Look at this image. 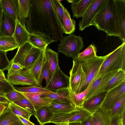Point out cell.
Masks as SVG:
<instances>
[{
    "label": "cell",
    "mask_w": 125,
    "mask_h": 125,
    "mask_svg": "<svg viewBox=\"0 0 125 125\" xmlns=\"http://www.w3.org/2000/svg\"><path fill=\"white\" fill-rule=\"evenodd\" d=\"M31 6L25 26L29 33L48 36L60 42L63 37L61 25L52 0H31Z\"/></svg>",
    "instance_id": "6da1fadb"
},
{
    "label": "cell",
    "mask_w": 125,
    "mask_h": 125,
    "mask_svg": "<svg viewBox=\"0 0 125 125\" xmlns=\"http://www.w3.org/2000/svg\"><path fill=\"white\" fill-rule=\"evenodd\" d=\"M92 24L99 31L105 32L108 36L120 37L121 29L115 0H107Z\"/></svg>",
    "instance_id": "7a4b0ae2"
},
{
    "label": "cell",
    "mask_w": 125,
    "mask_h": 125,
    "mask_svg": "<svg viewBox=\"0 0 125 125\" xmlns=\"http://www.w3.org/2000/svg\"><path fill=\"white\" fill-rule=\"evenodd\" d=\"M120 70L125 71V42L107 54L92 81L109 73Z\"/></svg>",
    "instance_id": "3957f363"
},
{
    "label": "cell",
    "mask_w": 125,
    "mask_h": 125,
    "mask_svg": "<svg viewBox=\"0 0 125 125\" xmlns=\"http://www.w3.org/2000/svg\"><path fill=\"white\" fill-rule=\"evenodd\" d=\"M42 51L27 42L18 47L16 54L10 62L19 64L23 69H26L37 59Z\"/></svg>",
    "instance_id": "277c9868"
},
{
    "label": "cell",
    "mask_w": 125,
    "mask_h": 125,
    "mask_svg": "<svg viewBox=\"0 0 125 125\" xmlns=\"http://www.w3.org/2000/svg\"><path fill=\"white\" fill-rule=\"evenodd\" d=\"M107 56V55L103 56H97L86 61H80L84 72V77L78 93L84 91L88 87L96 76Z\"/></svg>",
    "instance_id": "5b68a950"
},
{
    "label": "cell",
    "mask_w": 125,
    "mask_h": 125,
    "mask_svg": "<svg viewBox=\"0 0 125 125\" xmlns=\"http://www.w3.org/2000/svg\"><path fill=\"white\" fill-rule=\"evenodd\" d=\"M61 42L58 45V52L73 59L77 58L80 51L84 46L82 37L76 36L74 33L64 36Z\"/></svg>",
    "instance_id": "8992f818"
},
{
    "label": "cell",
    "mask_w": 125,
    "mask_h": 125,
    "mask_svg": "<svg viewBox=\"0 0 125 125\" xmlns=\"http://www.w3.org/2000/svg\"><path fill=\"white\" fill-rule=\"evenodd\" d=\"M92 114L82 108H77L69 112L54 115L49 123L81 122Z\"/></svg>",
    "instance_id": "52a82bcc"
},
{
    "label": "cell",
    "mask_w": 125,
    "mask_h": 125,
    "mask_svg": "<svg viewBox=\"0 0 125 125\" xmlns=\"http://www.w3.org/2000/svg\"><path fill=\"white\" fill-rule=\"evenodd\" d=\"M73 66L70 73L69 89L74 94L78 93L83 82L84 73L81 62L77 58L73 59Z\"/></svg>",
    "instance_id": "ba28073f"
},
{
    "label": "cell",
    "mask_w": 125,
    "mask_h": 125,
    "mask_svg": "<svg viewBox=\"0 0 125 125\" xmlns=\"http://www.w3.org/2000/svg\"><path fill=\"white\" fill-rule=\"evenodd\" d=\"M107 0H94L78 23L79 30L82 31L92 26V23Z\"/></svg>",
    "instance_id": "9c48e42d"
},
{
    "label": "cell",
    "mask_w": 125,
    "mask_h": 125,
    "mask_svg": "<svg viewBox=\"0 0 125 125\" xmlns=\"http://www.w3.org/2000/svg\"><path fill=\"white\" fill-rule=\"evenodd\" d=\"M69 77L62 71L59 66L52 75L48 84L44 88L56 91L62 89L69 88Z\"/></svg>",
    "instance_id": "30bf717a"
},
{
    "label": "cell",
    "mask_w": 125,
    "mask_h": 125,
    "mask_svg": "<svg viewBox=\"0 0 125 125\" xmlns=\"http://www.w3.org/2000/svg\"><path fill=\"white\" fill-rule=\"evenodd\" d=\"M118 71L110 72L94 81H92L90 84L85 100L104 92L110 80Z\"/></svg>",
    "instance_id": "8fae6325"
},
{
    "label": "cell",
    "mask_w": 125,
    "mask_h": 125,
    "mask_svg": "<svg viewBox=\"0 0 125 125\" xmlns=\"http://www.w3.org/2000/svg\"><path fill=\"white\" fill-rule=\"evenodd\" d=\"M45 51H42L38 57L30 66L23 69L19 74L40 84L41 70L45 55Z\"/></svg>",
    "instance_id": "7c38bea8"
},
{
    "label": "cell",
    "mask_w": 125,
    "mask_h": 125,
    "mask_svg": "<svg viewBox=\"0 0 125 125\" xmlns=\"http://www.w3.org/2000/svg\"><path fill=\"white\" fill-rule=\"evenodd\" d=\"M125 93V82L113 88L107 93L101 108L109 110L120 97Z\"/></svg>",
    "instance_id": "4fadbf2b"
},
{
    "label": "cell",
    "mask_w": 125,
    "mask_h": 125,
    "mask_svg": "<svg viewBox=\"0 0 125 125\" xmlns=\"http://www.w3.org/2000/svg\"><path fill=\"white\" fill-rule=\"evenodd\" d=\"M57 41L45 35L29 33V42L34 47L42 51H45L46 46L49 44Z\"/></svg>",
    "instance_id": "5bb4252c"
},
{
    "label": "cell",
    "mask_w": 125,
    "mask_h": 125,
    "mask_svg": "<svg viewBox=\"0 0 125 125\" xmlns=\"http://www.w3.org/2000/svg\"><path fill=\"white\" fill-rule=\"evenodd\" d=\"M107 93L103 92L84 101L82 108L91 114L101 108Z\"/></svg>",
    "instance_id": "9a60e30c"
},
{
    "label": "cell",
    "mask_w": 125,
    "mask_h": 125,
    "mask_svg": "<svg viewBox=\"0 0 125 125\" xmlns=\"http://www.w3.org/2000/svg\"><path fill=\"white\" fill-rule=\"evenodd\" d=\"M21 93L29 101L36 110L42 107L49 106L53 100L48 98L41 96L45 94H49L47 93Z\"/></svg>",
    "instance_id": "2e32d148"
},
{
    "label": "cell",
    "mask_w": 125,
    "mask_h": 125,
    "mask_svg": "<svg viewBox=\"0 0 125 125\" xmlns=\"http://www.w3.org/2000/svg\"><path fill=\"white\" fill-rule=\"evenodd\" d=\"M94 0H75L71 4L73 18H82Z\"/></svg>",
    "instance_id": "e0dca14e"
},
{
    "label": "cell",
    "mask_w": 125,
    "mask_h": 125,
    "mask_svg": "<svg viewBox=\"0 0 125 125\" xmlns=\"http://www.w3.org/2000/svg\"><path fill=\"white\" fill-rule=\"evenodd\" d=\"M0 125H24L11 110L10 105L0 115Z\"/></svg>",
    "instance_id": "ac0fdd59"
},
{
    "label": "cell",
    "mask_w": 125,
    "mask_h": 125,
    "mask_svg": "<svg viewBox=\"0 0 125 125\" xmlns=\"http://www.w3.org/2000/svg\"><path fill=\"white\" fill-rule=\"evenodd\" d=\"M3 12L16 22L17 19L18 0H0Z\"/></svg>",
    "instance_id": "d6986e66"
},
{
    "label": "cell",
    "mask_w": 125,
    "mask_h": 125,
    "mask_svg": "<svg viewBox=\"0 0 125 125\" xmlns=\"http://www.w3.org/2000/svg\"><path fill=\"white\" fill-rule=\"evenodd\" d=\"M16 21L7 15L3 11L0 29V36L13 35Z\"/></svg>",
    "instance_id": "ffe728a7"
},
{
    "label": "cell",
    "mask_w": 125,
    "mask_h": 125,
    "mask_svg": "<svg viewBox=\"0 0 125 125\" xmlns=\"http://www.w3.org/2000/svg\"><path fill=\"white\" fill-rule=\"evenodd\" d=\"M17 19L23 25H25L28 18L31 6V0H18Z\"/></svg>",
    "instance_id": "44dd1931"
},
{
    "label": "cell",
    "mask_w": 125,
    "mask_h": 125,
    "mask_svg": "<svg viewBox=\"0 0 125 125\" xmlns=\"http://www.w3.org/2000/svg\"><path fill=\"white\" fill-rule=\"evenodd\" d=\"M16 23L15 28L13 36L19 47L29 42V33L27 30L25 25H22L18 20L16 21Z\"/></svg>",
    "instance_id": "7402d4cb"
},
{
    "label": "cell",
    "mask_w": 125,
    "mask_h": 125,
    "mask_svg": "<svg viewBox=\"0 0 125 125\" xmlns=\"http://www.w3.org/2000/svg\"><path fill=\"white\" fill-rule=\"evenodd\" d=\"M94 125H110L112 117L110 110L98 109L92 114Z\"/></svg>",
    "instance_id": "603a6c76"
},
{
    "label": "cell",
    "mask_w": 125,
    "mask_h": 125,
    "mask_svg": "<svg viewBox=\"0 0 125 125\" xmlns=\"http://www.w3.org/2000/svg\"><path fill=\"white\" fill-rule=\"evenodd\" d=\"M49 106L54 115L68 113L76 109L69 103L55 100Z\"/></svg>",
    "instance_id": "cb8c5ba5"
},
{
    "label": "cell",
    "mask_w": 125,
    "mask_h": 125,
    "mask_svg": "<svg viewBox=\"0 0 125 125\" xmlns=\"http://www.w3.org/2000/svg\"><path fill=\"white\" fill-rule=\"evenodd\" d=\"M115 1L121 29V34L119 38L123 42H125V0Z\"/></svg>",
    "instance_id": "d4e9b609"
},
{
    "label": "cell",
    "mask_w": 125,
    "mask_h": 125,
    "mask_svg": "<svg viewBox=\"0 0 125 125\" xmlns=\"http://www.w3.org/2000/svg\"><path fill=\"white\" fill-rule=\"evenodd\" d=\"M7 79L8 82L13 85H19L42 87L41 84L20 74L7 76Z\"/></svg>",
    "instance_id": "484cf974"
},
{
    "label": "cell",
    "mask_w": 125,
    "mask_h": 125,
    "mask_svg": "<svg viewBox=\"0 0 125 125\" xmlns=\"http://www.w3.org/2000/svg\"><path fill=\"white\" fill-rule=\"evenodd\" d=\"M54 114L49 106L41 107L36 110L35 117L40 125L49 123Z\"/></svg>",
    "instance_id": "4316f807"
},
{
    "label": "cell",
    "mask_w": 125,
    "mask_h": 125,
    "mask_svg": "<svg viewBox=\"0 0 125 125\" xmlns=\"http://www.w3.org/2000/svg\"><path fill=\"white\" fill-rule=\"evenodd\" d=\"M43 96L53 100L69 103L74 106L71 99L70 91L69 88L61 89L56 91L55 92L45 94Z\"/></svg>",
    "instance_id": "83f0119b"
},
{
    "label": "cell",
    "mask_w": 125,
    "mask_h": 125,
    "mask_svg": "<svg viewBox=\"0 0 125 125\" xmlns=\"http://www.w3.org/2000/svg\"><path fill=\"white\" fill-rule=\"evenodd\" d=\"M75 21L72 19L68 10L64 8V15L62 26L63 32L66 34L73 33L75 29Z\"/></svg>",
    "instance_id": "f1b7e54d"
},
{
    "label": "cell",
    "mask_w": 125,
    "mask_h": 125,
    "mask_svg": "<svg viewBox=\"0 0 125 125\" xmlns=\"http://www.w3.org/2000/svg\"><path fill=\"white\" fill-rule=\"evenodd\" d=\"M18 44L13 35L0 36V50L5 52L18 48Z\"/></svg>",
    "instance_id": "f546056e"
},
{
    "label": "cell",
    "mask_w": 125,
    "mask_h": 125,
    "mask_svg": "<svg viewBox=\"0 0 125 125\" xmlns=\"http://www.w3.org/2000/svg\"><path fill=\"white\" fill-rule=\"evenodd\" d=\"M45 54L51 71L52 76L57 67L58 64V54L47 46L45 51Z\"/></svg>",
    "instance_id": "4dcf8cb0"
},
{
    "label": "cell",
    "mask_w": 125,
    "mask_h": 125,
    "mask_svg": "<svg viewBox=\"0 0 125 125\" xmlns=\"http://www.w3.org/2000/svg\"><path fill=\"white\" fill-rule=\"evenodd\" d=\"M125 82V71H118L109 81L104 92H107Z\"/></svg>",
    "instance_id": "1f68e13d"
},
{
    "label": "cell",
    "mask_w": 125,
    "mask_h": 125,
    "mask_svg": "<svg viewBox=\"0 0 125 125\" xmlns=\"http://www.w3.org/2000/svg\"><path fill=\"white\" fill-rule=\"evenodd\" d=\"M97 51L94 44H91L83 51L80 53L77 58L81 61H87L96 57Z\"/></svg>",
    "instance_id": "d6a6232c"
},
{
    "label": "cell",
    "mask_w": 125,
    "mask_h": 125,
    "mask_svg": "<svg viewBox=\"0 0 125 125\" xmlns=\"http://www.w3.org/2000/svg\"><path fill=\"white\" fill-rule=\"evenodd\" d=\"M111 117L120 115L125 110V93L123 94L109 110Z\"/></svg>",
    "instance_id": "836d02e7"
},
{
    "label": "cell",
    "mask_w": 125,
    "mask_h": 125,
    "mask_svg": "<svg viewBox=\"0 0 125 125\" xmlns=\"http://www.w3.org/2000/svg\"><path fill=\"white\" fill-rule=\"evenodd\" d=\"M52 77V74L49 66L44 55L42 67L39 84L42 83L43 79L45 80L46 86L48 84Z\"/></svg>",
    "instance_id": "e575fe53"
},
{
    "label": "cell",
    "mask_w": 125,
    "mask_h": 125,
    "mask_svg": "<svg viewBox=\"0 0 125 125\" xmlns=\"http://www.w3.org/2000/svg\"><path fill=\"white\" fill-rule=\"evenodd\" d=\"M14 88L16 90L22 93H45L50 94L54 92L52 91L47 90L42 87L36 86H31L25 87H14Z\"/></svg>",
    "instance_id": "d590c367"
},
{
    "label": "cell",
    "mask_w": 125,
    "mask_h": 125,
    "mask_svg": "<svg viewBox=\"0 0 125 125\" xmlns=\"http://www.w3.org/2000/svg\"><path fill=\"white\" fill-rule=\"evenodd\" d=\"M90 84L86 89L81 93L74 94L70 92L71 99L73 104L75 108H82L83 104L85 100Z\"/></svg>",
    "instance_id": "8d00e7d4"
},
{
    "label": "cell",
    "mask_w": 125,
    "mask_h": 125,
    "mask_svg": "<svg viewBox=\"0 0 125 125\" xmlns=\"http://www.w3.org/2000/svg\"><path fill=\"white\" fill-rule=\"evenodd\" d=\"M9 105L13 112L16 115L21 116L30 121L32 114L12 102H9Z\"/></svg>",
    "instance_id": "74e56055"
},
{
    "label": "cell",
    "mask_w": 125,
    "mask_h": 125,
    "mask_svg": "<svg viewBox=\"0 0 125 125\" xmlns=\"http://www.w3.org/2000/svg\"><path fill=\"white\" fill-rule=\"evenodd\" d=\"M13 103L27 110L35 116L36 110L31 103L26 98Z\"/></svg>",
    "instance_id": "f35d334b"
},
{
    "label": "cell",
    "mask_w": 125,
    "mask_h": 125,
    "mask_svg": "<svg viewBox=\"0 0 125 125\" xmlns=\"http://www.w3.org/2000/svg\"><path fill=\"white\" fill-rule=\"evenodd\" d=\"M53 7L62 26V24L64 7L59 0H52Z\"/></svg>",
    "instance_id": "ab89813d"
},
{
    "label": "cell",
    "mask_w": 125,
    "mask_h": 125,
    "mask_svg": "<svg viewBox=\"0 0 125 125\" xmlns=\"http://www.w3.org/2000/svg\"><path fill=\"white\" fill-rule=\"evenodd\" d=\"M4 95L9 102L12 103L26 98L21 92L15 89L7 93Z\"/></svg>",
    "instance_id": "60d3db41"
},
{
    "label": "cell",
    "mask_w": 125,
    "mask_h": 125,
    "mask_svg": "<svg viewBox=\"0 0 125 125\" xmlns=\"http://www.w3.org/2000/svg\"><path fill=\"white\" fill-rule=\"evenodd\" d=\"M10 62L7 58L6 52L0 50V69L4 71L8 70Z\"/></svg>",
    "instance_id": "b9f144b4"
},
{
    "label": "cell",
    "mask_w": 125,
    "mask_h": 125,
    "mask_svg": "<svg viewBox=\"0 0 125 125\" xmlns=\"http://www.w3.org/2000/svg\"><path fill=\"white\" fill-rule=\"evenodd\" d=\"M10 62V65L8 70L7 76L19 74L23 69L19 64Z\"/></svg>",
    "instance_id": "7bdbcfd3"
},
{
    "label": "cell",
    "mask_w": 125,
    "mask_h": 125,
    "mask_svg": "<svg viewBox=\"0 0 125 125\" xmlns=\"http://www.w3.org/2000/svg\"><path fill=\"white\" fill-rule=\"evenodd\" d=\"M15 90L13 85L9 82L0 81V92L4 95Z\"/></svg>",
    "instance_id": "ee69618b"
},
{
    "label": "cell",
    "mask_w": 125,
    "mask_h": 125,
    "mask_svg": "<svg viewBox=\"0 0 125 125\" xmlns=\"http://www.w3.org/2000/svg\"><path fill=\"white\" fill-rule=\"evenodd\" d=\"M83 125H94L92 114L81 122Z\"/></svg>",
    "instance_id": "f6af8a7d"
},
{
    "label": "cell",
    "mask_w": 125,
    "mask_h": 125,
    "mask_svg": "<svg viewBox=\"0 0 125 125\" xmlns=\"http://www.w3.org/2000/svg\"><path fill=\"white\" fill-rule=\"evenodd\" d=\"M110 125H121L120 115H117L112 117Z\"/></svg>",
    "instance_id": "bcb514c9"
},
{
    "label": "cell",
    "mask_w": 125,
    "mask_h": 125,
    "mask_svg": "<svg viewBox=\"0 0 125 125\" xmlns=\"http://www.w3.org/2000/svg\"><path fill=\"white\" fill-rule=\"evenodd\" d=\"M24 125H35V124L25 118L20 116H17Z\"/></svg>",
    "instance_id": "7dc6e473"
},
{
    "label": "cell",
    "mask_w": 125,
    "mask_h": 125,
    "mask_svg": "<svg viewBox=\"0 0 125 125\" xmlns=\"http://www.w3.org/2000/svg\"><path fill=\"white\" fill-rule=\"evenodd\" d=\"M0 103L8 105L9 102L5 97L4 95L0 92Z\"/></svg>",
    "instance_id": "c3c4849f"
},
{
    "label": "cell",
    "mask_w": 125,
    "mask_h": 125,
    "mask_svg": "<svg viewBox=\"0 0 125 125\" xmlns=\"http://www.w3.org/2000/svg\"><path fill=\"white\" fill-rule=\"evenodd\" d=\"M121 125H125V110L120 115Z\"/></svg>",
    "instance_id": "681fc988"
},
{
    "label": "cell",
    "mask_w": 125,
    "mask_h": 125,
    "mask_svg": "<svg viewBox=\"0 0 125 125\" xmlns=\"http://www.w3.org/2000/svg\"><path fill=\"white\" fill-rule=\"evenodd\" d=\"M3 71L0 69V81L6 82H8L5 77Z\"/></svg>",
    "instance_id": "f907efd6"
},
{
    "label": "cell",
    "mask_w": 125,
    "mask_h": 125,
    "mask_svg": "<svg viewBox=\"0 0 125 125\" xmlns=\"http://www.w3.org/2000/svg\"><path fill=\"white\" fill-rule=\"evenodd\" d=\"M8 105L0 103V114L2 113L7 108Z\"/></svg>",
    "instance_id": "816d5d0a"
},
{
    "label": "cell",
    "mask_w": 125,
    "mask_h": 125,
    "mask_svg": "<svg viewBox=\"0 0 125 125\" xmlns=\"http://www.w3.org/2000/svg\"><path fill=\"white\" fill-rule=\"evenodd\" d=\"M3 13V10L1 4V3L0 2V29Z\"/></svg>",
    "instance_id": "f5cc1de1"
},
{
    "label": "cell",
    "mask_w": 125,
    "mask_h": 125,
    "mask_svg": "<svg viewBox=\"0 0 125 125\" xmlns=\"http://www.w3.org/2000/svg\"><path fill=\"white\" fill-rule=\"evenodd\" d=\"M68 125H83L81 122L69 123Z\"/></svg>",
    "instance_id": "db71d44e"
},
{
    "label": "cell",
    "mask_w": 125,
    "mask_h": 125,
    "mask_svg": "<svg viewBox=\"0 0 125 125\" xmlns=\"http://www.w3.org/2000/svg\"><path fill=\"white\" fill-rule=\"evenodd\" d=\"M68 123H61L56 124V125H68Z\"/></svg>",
    "instance_id": "11a10c76"
},
{
    "label": "cell",
    "mask_w": 125,
    "mask_h": 125,
    "mask_svg": "<svg viewBox=\"0 0 125 125\" xmlns=\"http://www.w3.org/2000/svg\"><path fill=\"white\" fill-rule=\"evenodd\" d=\"M67 1L68 2L72 3L74 2L75 1V0H67Z\"/></svg>",
    "instance_id": "9f6ffc18"
},
{
    "label": "cell",
    "mask_w": 125,
    "mask_h": 125,
    "mask_svg": "<svg viewBox=\"0 0 125 125\" xmlns=\"http://www.w3.org/2000/svg\"><path fill=\"white\" fill-rule=\"evenodd\" d=\"M2 113H1V114H0V115H1V114Z\"/></svg>",
    "instance_id": "6f0895ef"
}]
</instances>
